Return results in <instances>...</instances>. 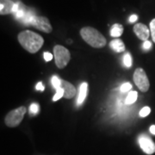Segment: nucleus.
I'll return each mask as SVG.
<instances>
[{
    "label": "nucleus",
    "instance_id": "obj_14",
    "mask_svg": "<svg viewBox=\"0 0 155 155\" xmlns=\"http://www.w3.org/2000/svg\"><path fill=\"white\" fill-rule=\"evenodd\" d=\"M137 97H138V93L137 91H131L128 92L127 97L125 99V104L127 105H131L134 104L137 100Z\"/></svg>",
    "mask_w": 155,
    "mask_h": 155
},
{
    "label": "nucleus",
    "instance_id": "obj_5",
    "mask_svg": "<svg viewBox=\"0 0 155 155\" xmlns=\"http://www.w3.org/2000/svg\"><path fill=\"white\" fill-rule=\"evenodd\" d=\"M134 81L140 91L146 92L150 87L149 80L142 68H137L134 73Z\"/></svg>",
    "mask_w": 155,
    "mask_h": 155
},
{
    "label": "nucleus",
    "instance_id": "obj_21",
    "mask_svg": "<svg viewBox=\"0 0 155 155\" xmlns=\"http://www.w3.org/2000/svg\"><path fill=\"white\" fill-rule=\"evenodd\" d=\"M150 112H151V109H150L149 107L146 106V107L142 108L140 110V116H141V117H146V116H147L149 115Z\"/></svg>",
    "mask_w": 155,
    "mask_h": 155
},
{
    "label": "nucleus",
    "instance_id": "obj_24",
    "mask_svg": "<svg viewBox=\"0 0 155 155\" xmlns=\"http://www.w3.org/2000/svg\"><path fill=\"white\" fill-rule=\"evenodd\" d=\"M137 19H138L137 15L133 14V15H131L130 17H129V22H130V23H134V22H135L136 21H137Z\"/></svg>",
    "mask_w": 155,
    "mask_h": 155
},
{
    "label": "nucleus",
    "instance_id": "obj_9",
    "mask_svg": "<svg viewBox=\"0 0 155 155\" xmlns=\"http://www.w3.org/2000/svg\"><path fill=\"white\" fill-rule=\"evenodd\" d=\"M61 88L64 90V97L67 99L72 98L76 95V89L74 85L66 80H61Z\"/></svg>",
    "mask_w": 155,
    "mask_h": 155
},
{
    "label": "nucleus",
    "instance_id": "obj_22",
    "mask_svg": "<svg viewBox=\"0 0 155 155\" xmlns=\"http://www.w3.org/2000/svg\"><path fill=\"white\" fill-rule=\"evenodd\" d=\"M151 47H152V43H151V41H144V43L142 45V48H143V49L145 50L150 49Z\"/></svg>",
    "mask_w": 155,
    "mask_h": 155
},
{
    "label": "nucleus",
    "instance_id": "obj_15",
    "mask_svg": "<svg viewBox=\"0 0 155 155\" xmlns=\"http://www.w3.org/2000/svg\"><path fill=\"white\" fill-rule=\"evenodd\" d=\"M123 64L127 68L131 67V66H132V57H131L129 53L125 54V55L123 57Z\"/></svg>",
    "mask_w": 155,
    "mask_h": 155
},
{
    "label": "nucleus",
    "instance_id": "obj_1",
    "mask_svg": "<svg viewBox=\"0 0 155 155\" xmlns=\"http://www.w3.org/2000/svg\"><path fill=\"white\" fill-rule=\"evenodd\" d=\"M18 41L22 48L31 54H35L41 48L44 40L41 35L30 30H24L19 33Z\"/></svg>",
    "mask_w": 155,
    "mask_h": 155
},
{
    "label": "nucleus",
    "instance_id": "obj_13",
    "mask_svg": "<svg viewBox=\"0 0 155 155\" xmlns=\"http://www.w3.org/2000/svg\"><path fill=\"white\" fill-rule=\"evenodd\" d=\"M123 33V26L119 23H115L110 29V35L112 37H119Z\"/></svg>",
    "mask_w": 155,
    "mask_h": 155
},
{
    "label": "nucleus",
    "instance_id": "obj_11",
    "mask_svg": "<svg viewBox=\"0 0 155 155\" xmlns=\"http://www.w3.org/2000/svg\"><path fill=\"white\" fill-rule=\"evenodd\" d=\"M87 93H88V84L86 82H84L81 84V85L79 87V92H78L77 99V105H81L83 104L84 99L87 97Z\"/></svg>",
    "mask_w": 155,
    "mask_h": 155
},
{
    "label": "nucleus",
    "instance_id": "obj_27",
    "mask_svg": "<svg viewBox=\"0 0 155 155\" xmlns=\"http://www.w3.org/2000/svg\"><path fill=\"white\" fill-rule=\"evenodd\" d=\"M67 43H69V44L72 43V41H71V40H68V41H67Z\"/></svg>",
    "mask_w": 155,
    "mask_h": 155
},
{
    "label": "nucleus",
    "instance_id": "obj_12",
    "mask_svg": "<svg viewBox=\"0 0 155 155\" xmlns=\"http://www.w3.org/2000/svg\"><path fill=\"white\" fill-rule=\"evenodd\" d=\"M110 46L111 49L114 50L116 53H122L125 51V45L120 39H116V40L111 41Z\"/></svg>",
    "mask_w": 155,
    "mask_h": 155
},
{
    "label": "nucleus",
    "instance_id": "obj_3",
    "mask_svg": "<svg viewBox=\"0 0 155 155\" xmlns=\"http://www.w3.org/2000/svg\"><path fill=\"white\" fill-rule=\"evenodd\" d=\"M54 56L55 59L56 66L60 69H63L67 67L71 59L70 52L65 47L61 45H56L54 48Z\"/></svg>",
    "mask_w": 155,
    "mask_h": 155
},
{
    "label": "nucleus",
    "instance_id": "obj_4",
    "mask_svg": "<svg viewBox=\"0 0 155 155\" xmlns=\"http://www.w3.org/2000/svg\"><path fill=\"white\" fill-rule=\"evenodd\" d=\"M26 113V108L21 106L17 109L10 111L5 116V124L10 127H15L18 126L22 121L24 115Z\"/></svg>",
    "mask_w": 155,
    "mask_h": 155
},
{
    "label": "nucleus",
    "instance_id": "obj_17",
    "mask_svg": "<svg viewBox=\"0 0 155 155\" xmlns=\"http://www.w3.org/2000/svg\"><path fill=\"white\" fill-rule=\"evenodd\" d=\"M39 112V104H32L29 107V115L35 116Z\"/></svg>",
    "mask_w": 155,
    "mask_h": 155
},
{
    "label": "nucleus",
    "instance_id": "obj_20",
    "mask_svg": "<svg viewBox=\"0 0 155 155\" xmlns=\"http://www.w3.org/2000/svg\"><path fill=\"white\" fill-rule=\"evenodd\" d=\"M131 89H132V85H131V84L127 82V83L123 84L122 86L120 87V91H121V92H122V93H125V92L129 91Z\"/></svg>",
    "mask_w": 155,
    "mask_h": 155
},
{
    "label": "nucleus",
    "instance_id": "obj_16",
    "mask_svg": "<svg viewBox=\"0 0 155 155\" xmlns=\"http://www.w3.org/2000/svg\"><path fill=\"white\" fill-rule=\"evenodd\" d=\"M61 78H59L57 77V76H54V77L52 78V85H53V87L56 90H58V89L61 88Z\"/></svg>",
    "mask_w": 155,
    "mask_h": 155
},
{
    "label": "nucleus",
    "instance_id": "obj_10",
    "mask_svg": "<svg viewBox=\"0 0 155 155\" xmlns=\"http://www.w3.org/2000/svg\"><path fill=\"white\" fill-rule=\"evenodd\" d=\"M15 4L16 3L11 0H0V14L8 15L13 13Z\"/></svg>",
    "mask_w": 155,
    "mask_h": 155
},
{
    "label": "nucleus",
    "instance_id": "obj_26",
    "mask_svg": "<svg viewBox=\"0 0 155 155\" xmlns=\"http://www.w3.org/2000/svg\"><path fill=\"white\" fill-rule=\"evenodd\" d=\"M150 133L153 134H154L155 135V125H152L151 127H150Z\"/></svg>",
    "mask_w": 155,
    "mask_h": 155
},
{
    "label": "nucleus",
    "instance_id": "obj_2",
    "mask_svg": "<svg viewBox=\"0 0 155 155\" xmlns=\"http://www.w3.org/2000/svg\"><path fill=\"white\" fill-rule=\"evenodd\" d=\"M80 35L86 43L95 48H101L106 45L105 37L97 29L92 27H84L81 28Z\"/></svg>",
    "mask_w": 155,
    "mask_h": 155
},
{
    "label": "nucleus",
    "instance_id": "obj_25",
    "mask_svg": "<svg viewBox=\"0 0 155 155\" xmlns=\"http://www.w3.org/2000/svg\"><path fill=\"white\" fill-rule=\"evenodd\" d=\"M35 89L37 90V91H44V86H43V84L41 82H39L36 84V86H35Z\"/></svg>",
    "mask_w": 155,
    "mask_h": 155
},
{
    "label": "nucleus",
    "instance_id": "obj_8",
    "mask_svg": "<svg viewBox=\"0 0 155 155\" xmlns=\"http://www.w3.org/2000/svg\"><path fill=\"white\" fill-rule=\"evenodd\" d=\"M133 30L134 34L137 35L140 40L141 41H148L150 36V28H148L143 23H136L134 26Z\"/></svg>",
    "mask_w": 155,
    "mask_h": 155
},
{
    "label": "nucleus",
    "instance_id": "obj_7",
    "mask_svg": "<svg viewBox=\"0 0 155 155\" xmlns=\"http://www.w3.org/2000/svg\"><path fill=\"white\" fill-rule=\"evenodd\" d=\"M140 148L147 154H153L155 153V143L147 134H140L138 139Z\"/></svg>",
    "mask_w": 155,
    "mask_h": 155
},
{
    "label": "nucleus",
    "instance_id": "obj_23",
    "mask_svg": "<svg viewBox=\"0 0 155 155\" xmlns=\"http://www.w3.org/2000/svg\"><path fill=\"white\" fill-rule=\"evenodd\" d=\"M44 60L46 61H52V59H53V55L50 54V53H48V52H46V53H44Z\"/></svg>",
    "mask_w": 155,
    "mask_h": 155
},
{
    "label": "nucleus",
    "instance_id": "obj_6",
    "mask_svg": "<svg viewBox=\"0 0 155 155\" xmlns=\"http://www.w3.org/2000/svg\"><path fill=\"white\" fill-rule=\"evenodd\" d=\"M30 25H32L34 28H37L45 33H51L53 30L52 25L50 23L48 18H47L46 17H41V16L35 15L32 18Z\"/></svg>",
    "mask_w": 155,
    "mask_h": 155
},
{
    "label": "nucleus",
    "instance_id": "obj_18",
    "mask_svg": "<svg viewBox=\"0 0 155 155\" xmlns=\"http://www.w3.org/2000/svg\"><path fill=\"white\" fill-rule=\"evenodd\" d=\"M62 97H64V90L62 88L58 89V90H56V93L54 96V97H53V101H58L59 99H61Z\"/></svg>",
    "mask_w": 155,
    "mask_h": 155
},
{
    "label": "nucleus",
    "instance_id": "obj_19",
    "mask_svg": "<svg viewBox=\"0 0 155 155\" xmlns=\"http://www.w3.org/2000/svg\"><path fill=\"white\" fill-rule=\"evenodd\" d=\"M150 33L153 38V41L155 42V18L150 22Z\"/></svg>",
    "mask_w": 155,
    "mask_h": 155
}]
</instances>
